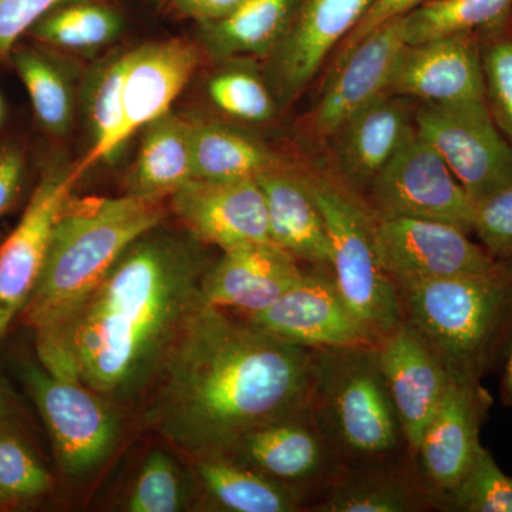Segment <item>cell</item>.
I'll return each instance as SVG.
<instances>
[{"mask_svg": "<svg viewBox=\"0 0 512 512\" xmlns=\"http://www.w3.org/2000/svg\"><path fill=\"white\" fill-rule=\"evenodd\" d=\"M377 251L397 293L429 282L485 274L503 265L468 232L443 221L373 217Z\"/></svg>", "mask_w": 512, "mask_h": 512, "instance_id": "11", "label": "cell"}, {"mask_svg": "<svg viewBox=\"0 0 512 512\" xmlns=\"http://www.w3.org/2000/svg\"><path fill=\"white\" fill-rule=\"evenodd\" d=\"M25 177V158L19 148L0 147V217L18 198Z\"/></svg>", "mask_w": 512, "mask_h": 512, "instance_id": "41", "label": "cell"}, {"mask_svg": "<svg viewBox=\"0 0 512 512\" xmlns=\"http://www.w3.org/2000/svg\"><path fill=\"white\" fill-rule=\"evenodd\" d=\"M128 52L107 59L94 70L87 82L84 104L92 133V147L77 170L84 174L92 165L113 156L128 140L124 111V80Z\"/></svg>", "mask_w": 512, "mask_h": 512, "instance_id": "29", "label": "cell"}, {"mask_svg": "<svg viewBox=\"0 0 512 512\" xmlns=\"http://www.w3.org/2000/svg\"><path fill=\"white\" fill-rule=\"evenodd\" d=\"M501 369L500 387H498V393H500V402L507 409L512 410V345L508 349L507 355L504 357L503 365Z\"/></svg>", "mask_w": 512, "mask_h": 512, "instance_id": "43", "label": "cell"}, {"mask_svg": "<svg viewBox=\"0 0 512 512\" xmlns=\"http://www.w3.org/2000/svg\"><path fill=\"white\" fill-rule=\"evenodd\" d=\"M365 192L373 217L443 221L473 231L474 202L414 123Z\"/></svg>", "mask_w": 512, "mask_h": 512, "instance_id": "7", "label": "cell"}, {"mask_svg": "<svg viewBox=\"0 0 512 512\" xmlns=\"http://www.w3.org/2000/svg\"><path fill=\"white\" fill-rule=\"evenodd\" d=\"M244 319L275 338L303 348L377 345L340 295L332 272L325 269L305 268L299 281L274 305Z\"/></svg>", "mask_w": 512, "mask_h": 512, "instance_id": "13", "label": "cell"}, {"mask_svg": "<svg viewBox=\"0 0 512 512\" xmlns=\"http://www.w3.org/2000/svg\"><path fill=\"white\" fill-rule=\"evenodd\" d=\"M208 96L217 109L235 119L264 123L272 119L274 100L265 83L247 70H224L208 83Z\"/></svg>", "mask_w": 512, "mask_h": 512, "instance_id": "35", "label": "cell"}, {"mask_svg": "<svg viewBox=\"0 0 512 512\" xmlns=\"http://www.w3.org/2000/svg\"><path fill=\"white\" fill-rule=\"evenodd\" d=\"M440 511L512 512V477L498 466L483 446L466 477L444 495Z\"/></svg>", "mask_w": 512, "mask_h": 512, "instance_id": "33", "label": "cell"}, {"mask_svg": "<svg viewBox=\"0 0 512 512\" xmlns=\"http://www.w3.org/2000/svg\"><path fill=\"white\" fill-rule=\"evenodd\" d=\"M387 93L437 106L487 103L481 47L473 35L406 45Z\"/></svg>", "mask_w": 512, "mask_h": 512, "instance_id": "16", "label": "cell"}, {"mask_svg": "<svg viewBox=\"0 0 512 512\" xmlns=\"http://www.w3.org/2000/svg\"><path fill=\"white\" fill-rule=\"evenodd\" d=\"M375 0H301L274 50V79L281 97L305 89L329 53L345 42Z\"/></svg>", "mask_w": 512, "mask_h": 512, "instance_id": "20", "label": "cell"}, {"mask_svg": "<svg viewBox=\"0 0 512 512\" xmlns=\"http://www.w3.org/2000/svg\"><path fill=\"white\" fill-rule=\"evenodd\" d=\"M23 380L42 414L64 473L77 477L99 467L120 434L119 419L100 394L33 363L23 367Z\"/></svg>", "mask_w": 512, "mask_h": 512, "instance_id": "10", "label": "cell"}, {"mask_svg": "<svg viewBox=\"0 0 512 512\" xmlns=\"http://www.w3.org/2000/svg\"><path fill=\"white\" fill-rule=\"evenodd\" d=\"M82 175L76 164L47 165L19 224L0 247V342L35 289L57 217Z\"/></svg>", "mask_w": 512, "mask_h": 512, "instance_id": "12", "label": "cell"}, {"mask_svg": "<svg viewBox=\"0 0 512 512\" xmlns=\"http://www.w3.org/2000/svg\"><path fill=\"white\" fill-rule=\"evenodd\" d=\"M200 64V50L183 39L148 43L128 52L124 80L126 133L130 138L170 113Z\"/></svg>", "mask_w": 512, "mask_h": 512, "instance_id": "21", "label": "cell"}, {"mask_svg": "<svg viewBox=\"0 0 512 512\" xmlns=\"http://www.w3.org/2000/svg\"><path fill=\"white\" fill-rule=\"evenodd\" d=\"M2 116H3V104H2V100H0V120H2Z\"/></svg>", "mask_w": 512, "mask_h": 512, "instance_id": "45", "label": "cell"}, {"mask_svg": "<svg viewBox=\"0 0 512 512\" xmlns=\"http://www.w3.org/2000/svg\"><path fill=\"white\" fill-rule=\"evenodd\" d=\"M512 0H429L403 16L406 45L500 28Z\"/></svg>", "mask_w": 512, "mask_h": 512, "instance_id": "31", "label": "cell"}, {"mask_svg": "<svg viewBox=\"0 0 512 512\" xmlns=\"http://www.w3.org/2000/svg\"><path fill=\"white\" fill-rule=\"evenodd\" d=\"M414 127L474 204L512 185V144L487 103L426 104L414 116Z\"/></svg>", "mask_w": 512, "mask_h": 512, "instance_id": "9", "label": "cell"}, {"mask_svg": "<svg viewBox=\"0 0 512 512\" xmlns=\"http://www.w3.org/2000/svg\"><path fill=\"white\" fill-rule=\"evenodd\" d=\"M426 2H429V0H375L370 9L367 10L366 15L360 20L359 25L342 43V49H340L336 62L348 55L350 50L373 30L380 28L390 20L402 18V16L407 15V13L419 8L420 5Z\"/></svg>", "mask_w": 512, "mask_h": 512, "instance_id": "40", "label": "cell"}, {"mask_svg": "<svg viewBox=\"0 0 512 512\" xmlns=\"http://www.w3.org/2000/svg\"><path fill=\"white\" fill-rule=\"evenodd\" d=\"M66 0H0V60L10 59L19 37Z\"/></svg>", "mask_w": 512, "mask_h": 512, "instance_id": "39", "label": "cell"}, {"mask_svg": "<svg viewBox=\"0 0 512 512\" xmlns=\"http://www.w3.org/2000/svg\"><path fill=\"white\" fill-rule=\"evenodd\" d=\"M265 194L271 242L309 268L330 271L325 218L309 180L275 168L256 177Z\"/></svg>", "mask_w": 512, "mask_h": 512, "instance_id": "22", "label": "cell"}, {"mask_svg": "<svg viewBox=\"0 0 512 512\" xmlns=\"http://www.w3.org/2000/svg\"><path fill=\"white\" fill-rule=\"evenodd\" d=\"M202 245L160 225L138 237L59 329L36 336L40 365L101 397L140 392L204 302Z\"/></svg>", "mask_w": 512, "mask_h": 512, "instance_id": "2", "label": "cell"}, {"mask_svg": "<svg viewBox=\"0 0 512 512\" xmlns=\"http://www.w3.org/2000/svg\"><path fill=\"white\" fill-rule=\"evenodd\" d=\"M376 352L413 458L451 377L419 333L404 320L377 342Z\"/></svg>", "mask_w": 512, "mask_h": 512, "instance_id": "17", "label": "cell"}, {"mask_svg": "<svg viewBox=\"0 0 512 512\" xmlns=\"http://www.w3.org/2000/svg\"><path fill=\"white\" fill-rule=\"evenodd\" d=\"M471 232L495 261L512 266V185L474 204Z\"/></svg>", "mask_w": 512, "mask_h": 512, "instance_id": "38", "label": "cell"}, {"mask_svg": "<svg viewBox=\"0 0 512 512\" xmlns=\"http://www.w3.org/2000/svg\"><path fill=\"white\" fill-rule=\"evenodd\" d=\"M123 20L101 0H66L42 16L32 36L47 46L64 50H96L119 37Z\"/></svg>", "mask_w": 512, "mask_h": 512, "instance_id": "30", "label": "cell"}, {"mask_svg": "<svg viewBox=\"0 0 512 512\" xmlns=\"http://www.w3.org/2000/svg\"><path fill=\"white\" fill-rule=\"evenodd\" d=\"M187 493L173 458L156 450L141 467L126 510L130 512H177L184 510Z\"/></svg>", "mask_w": 512, "mask_h": 512, "instance_id": "34", "label": "cell"}, {"mask_svg": "<svg viewBox=\"0 0 512 512\" xmlns=\"http://www.w3.org/2000/svg\"><path fill=\"white\" fill-rule=\"evenodd\" d=\"M412 126L406 107L394 94H380L353 114L333 134L340 171L348 183L366 191Z\"/></svg>", "mask_w": 512, "mask_h": 512, "instance_id": "24", "label": "cell"}, {"mask_svg": "<svg viewBox=\"0 0 512 512\" xmlns=\"http://www.w3.org/2000/svg\"><path fill=\"white\" fill-rule=\"evenodd\" d=\"M146 128L130 175V194L164 198L195 178L190 119L170 111Z\"/></svg>", "mask_w": 512, "mask_h": 512, "instance_id": "25", "label": "cell"}, {"mask_svg": "<svg viewBox=\"0 0 512 512\" xmlns=\"http://www.w3.org/2000/svg\"><path fill=\"white\" fill-rule=\"evenodd\" d=\"M171 208L188 234L221 251L271 242L265 194L256 178H194L171 195Z\"/></svg>", "mask_w": 512, "mask_h": 512, "instance_id": "15", "label": "cell"}, {"mask_svg": "<svg viewBox=\"0 0 512 512\" xmlns=\"http://www.w3.org/2000/svg\"><path fill=\"white\" fill-rule=\"evenodd\" d=\"M163 198H70L50 237L23 323L36 336L59 329L138 237L161 224Z\"/></svg>", "mask_w": 512, "mask_h": 512, "instance_id": "3", "label": "cell"}, {"mask_svg": "<svg viewBox=\"0 0 512 512\" xmlns=\"http://www.w3.org/2000/svg\"><path fill=\"white\" fill-rule=\"evenodd\" d=\"M197 474L211 500L229 512H295L306 510L298 494L232 458H200Z\"/></svg>", "mask_w": 512, "mask_h": 512, "instance_id": "28", "label": "cell"}, {"mask_svg": "<svg viewBox=\"0 0 512 512\" xmlns=\"http://www.w3.org/2000/svg\"><path fill=\"white\" fill-rule=\"evenodd\" d=\"M49 471L0 424V500H32L52 487Z\"/></svg>", "mask_w": 512, "mask_h": 512, "instance_id": "36", "label": "cell"}, {"mask_svg": "<svg viewBox=\"0 0 512 512\" xmlns=\"http://www.w3.org/2000/svg\"><path fill=\"white\" fill-rule=\"evenodd\" d=\"M404 46L402 16L373 30L336 62L313 113V128L319 136L332 137L353 114L387 93Z\"/></svg>", "mask_w": 512, "mask_h": 512, "instance_id": "19", "label": "cell"}, {"mask_svg": "<svg viewBox=\"0 0 512 512\" xmlns=\"http://www.w3.org/2000/svg\"><path fill=\"white\" fill-rule=\"evenodd\" d=\"M315 349L202 302L158 367L147 426L200 458L227 456L249 430L311 407Z\"/></svg>", "mask_w": 512, "mask_h": 512, "instance_id": "1", "label": "cell"}, {"mask_svg": "<svg viewBox=\"0 0 512 512\" xmlns=\"http://www.w3.org/2000/svg\"><path fill=\"white\" fill-rule=\"evenodd\" d=\"M403 320L454 382L483 383L512 345V266L399 292Z\"/></svg>", "mask_w": 512, "mask_h": 512, "instance_id": "4", "label": "cell"}, {"mask_svg": "<svg viewBox=\"0 0 512 512\" xmlns=\"http://www.w3.org/2000/svg\"><path fill=\"white\" fill-rule=\"evenodd\" d=\"M26 87L40 126L50 136H66L73 121L72 84L50 57L33 49H15L10 55Z\"/></svg>", "mask_w": 512, "mask_h": 512, "instance_id": "32", "label": "cell"}, {"mask_svg": "<svg viewBox=\"0 0 512 512\" xmlns=\"http://www.w3.org/2000/svg\"><path fill=\"white\" fill-rule=\"evenodd\" d=\"M493 397L483 383L451 380L443 400L421 436L413 461L427 490L437 501L461 483L476 463L480 434Z\"/></svg>", "mask_w": 512, "mask_h": 512, "instance_id": "14", "label": "cell"}, {"mask_svg": "<svg viewBox=\"0 0 512 512\" xmlns=\"http://www.w3.org/2000/svg\"><path fill=\"white\" fill-rule=\"evenodd\" d=\"M9 416V403L5 394L0 390V424L5 423Z\"/></svg>", "mask_w": 512, "mask_h": 512, "instance_id": "44", "label": "cell"}, {"mask_svg": "<svg viewBox=\"0 0 512 512\" xmlns=\"http://www.w3.org/2000/svg\"><path fill=\"white\" fill-rule=\"evenodd\" d=\"M192 163L198 180L256 178L284 167L258 138L220 123L190 119Z\"/></svg>", "mask_w": 512, "mask_h": 512, "instance_id": "27", "label": "cell"}, {"mask_svg": "<svg viewBox=\"0 0 512 512\" xmlns=\"http://www.w3.org/2000/svg\"><path fill=\"white\" fill-rule=\"evenodd\" d=\"M318 512H419L437 510L434 495L412 457L394 463L349 467L320 500Z\"/></svg>", "mask_w": 512, "mask_h": 512, "instance_id": "23", "label": "cell"}, {"mask_svg": "<svg viewBox=\"0 0 512 512\" xmlns=\"http://www.w3.org/2000/svg\"><path fill=\"white\" fill-rule=\"evenodd\" d=\"M309 409L348 468L412 457L376 346L315 349Z\"/></svg>", "mask_w": 512, "mask_h": 512, "instance_id": "5", "label": "cell"}, {"mask_svg": "<svg viewBox=\"0 0 512 512\" xmlns=\"http://www.w3.org/2000/svg\"><path fill=\"white\" fill-rule=\"evenodd\" d=\"M175 9L185 16L198 20L201 25L228 16L244 0H170Z\"/></svg>", "mask_w": 512, "mask_h": 512, "instance_id": "42", "label": "cell"}, {"mask_svg": "<svg viewBox=\"0 0 512 512\" xmlns=\"http://www.w3.org/2000/svg\"><path fill=\"white\" fill-rule=\"evenodd\" d=\"M298 494L306 510L346 471L311 409L259 424L227 456Z\"/></svg>", "mask_w": 512, "mask_h": 512, "instance_id": "8", "label": "cell"}, {"mask_svg": "<svg viewBox=\"0 0 512 512\" xmlns=\"http://www.w3.org/2000/svg\"><path fill=\"white\" fill-rule=\"evenodd\" d=\"M330 241V271L350 311L379 342L403 322L399 293L377 251L373 215L352 192L309 180Z\"/></svg>", "mask_w": 512, "mask_h": 512, "instance_id": "6", "label": "cell"}, {"mask_svg": "<svg viewBox=\"0 0 512 512\" xmlns=\"http://www.w3.org/2000/svg\"><path fill=\"white\" fill-rule=\"evenodd\" d=\"M305 268L274 242H252L222 251L201 279L208 305L242 318L274 305L299 281Z\"/></svg>", "mask_w": 512, "mask_h": 512, "instance_id": "18", "label": "cell"}, {"mask_svg": "<svg viewBox=\"0 0 512 512\" xmlns=\"http://www.w3.org/2000/svg\"><path fill=\"white\" fill-rule=\"evenodd\" d=\"M301 0H244L234 12L202 25L205 46L220 59L274 52Z\"/></svg>", "mask_w": 512, "mask_h": 512, "instance_id": "26", "label": "cell"}, {"mask_svg": "<svg viewBox=\"0 0 512 512\" xmlns=\"http://www.w3.org/2000/svg\"><path fill=\"white\" fill-rule=\"evenodd\" d=\"M481 60L488 109L512 144V39L491 40L481 49Z\"/></svg>", "mask_w": 512, "mask_h": 512, "instance_id": "37", "label": "cell"}]
</instances>
